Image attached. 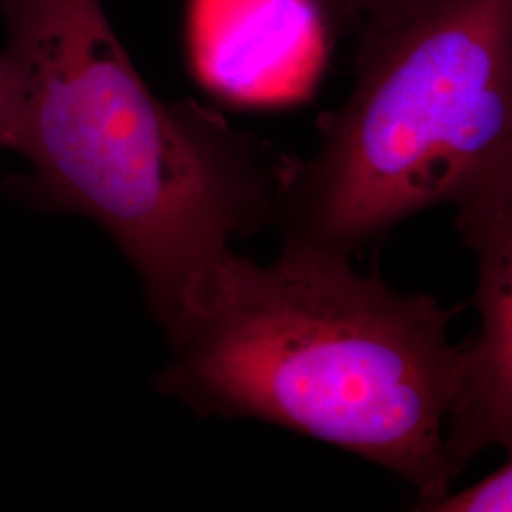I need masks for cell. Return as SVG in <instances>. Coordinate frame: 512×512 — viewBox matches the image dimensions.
Segmentation results:
<instances>
[{
	"label": "cell",
	"mask_w": 512,
	"mask_h": 512,
	"mask_svg": "<svg viewBox=\"0 0 512 512\" xmlns=\"http://www.w3.org/2000/svg\"><path fill=\"white\" fill-rule=\"evenodd\" d=\"M459 311L397 293L346 255L283 245L260 266L230 251L165 332L171 357L154 384L200 416L274 423L374 461L425 511L452 484Z\"/></svg>",
	"instance_id": "obj_2"
},
{
	"label": "cell",
	"mask_w": 512,
	"mask_h": 512,
	"mask_svg": "<svg viewBox=\"0 0 512 512\" xmlns=\"http://www.w3.org/2000/svg\"><path fill=\"white\" fill-rule=\"evenodd\" d=\"M0 148L19 192L99 224L128 258L164 332L232 239L274 222L285 165L194 101L164 103L101 0H0Z\"/></svg>",
	"instance_id": "obj_1"
},
{
	"label": "cell",
	"mask_w": 512,
	"mask_h": 512,
	"mask_svg": "<svg viewBox=\"0 0 512 512\" xmlns=\"http://www.w3.org/2000/svg\"><path fill=\"white\" fill-rule=\"evenodd\" d=\"M389 2H393V0H361V14H370Z\"/></svg>",
	"instance_id": "obj_8"
},
{
	"label": "cell",
	"mask_w": 512,
	"mask_h": 512,
	"mask_svg": "<svg viewBox=\"0 0 512 512\" xmlns=\"http://www.w3.org/2000/svg\"><path fill=\"white\" fill-rule=\"evenodd\" d=\"M458 228L475 251L480 327L461 344L456 397L444 425L450 480L492 446L512 448V177L456 203Z\"/></svg>",
	"instance_id": "obj_4"
},
{
	"label": "cell",
	"mask_w": 512,
	"mask_h": 512,
	"mask_svg": "<svg viewBox=\"0 0 512 512\" xmlns=\"http://www.w3.org/2000/svg\"><path fill=\"white\" fill-rule=\"evenodd\" d=\"M366 16L353 90L310 160L283 169V245L351 256L512 175V0H393Z\"/></svg>",
	"instance_id": "obj_3"
},
{
	"label": "cell",
	"mask_w": 512,
	"mask_h": 512,
	"mask_svg": "<svg viewBox=\"0 0 512 512\" xmlns=\"http://www.w3.org/2000/svg\"><path fill=\"white\" fill-rule=\"evenodd\" d=\"M427 512H511L512 461L484 476L459 494H446L431 503Z\"/></svg>",
	"instance_id": "obj_6"
},
{
	"label": "cell",
	"mask_w": 512,
	"mask_h": 512,
	"mask_svg": "<svg viewBox=\"0 0 512 512\" xmlns=\"http://www.w3.org/2000/svg\"><path fill=\"white\" fill-rule=\"evenodd\" d=\"M327 25H340L361 14V0H313Z\"/></svg>",
	"instance_id": "obj_7"
},
{
	"label": "cell",
	"mask_w": 512,
	"mask_h": 512,
	"mask_svg": "<svg viewBox=\"0 0 512 512\" xmlns=\"http://www.w3.org/2000/svg\"><path fill=\"white\" fill-rule=\"evenodd\" d=\"M188 44L200 82L222 99L289 105L323 73L329 25L313 0H190Z\"/></svg>",
	"instance_id": "obj_5"
},
{
	"label": "cell",
	"mask_w": 512,
	"mask_h": 512,
	"mask_svg": "<svg viewBox=\"0 0 512 512\" xmlns=\"http://www.w3.org/2000/svg\"><path fill=\"white\" fill-rule=\"evenodd\" d=\"M0 95H2V65H0Z\"/></svg>",
	"instance_id": "obj_9"
}]
</instances>
